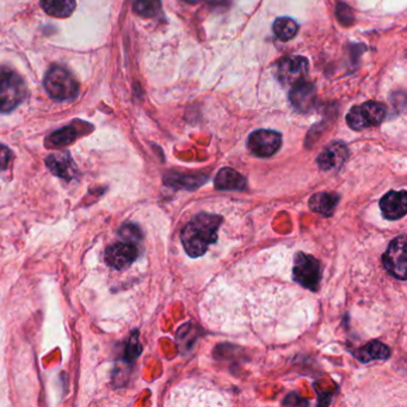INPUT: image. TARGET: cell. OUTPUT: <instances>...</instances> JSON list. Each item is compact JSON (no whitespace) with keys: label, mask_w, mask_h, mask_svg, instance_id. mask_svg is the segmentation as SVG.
<instances>
[{"label":"cell","mask_w":407,"mask_h":407,"mask_svg":"<svg viewBox=\"0 0 407 407\" xmlns=\"http://www.w3.org/2000/svg\"><path fill=\"white\" fill-rule=\"evenodd\" d=\"M349 157V150L346 143H334L329 145L322 153L318 155L317 163L320 169L324 171L339 169Z\"/></svg>","instance_id":"11"},{"label":"cell","mask_w":407,"mask_h":407,"mask_svg":"<svg viewBox=\"0 0 407 407\" xmlns=\"http://www.w3.org/2000/svg\"><path fill=\"white\" fill-rule=\"evenodd\" d=\"M41 6L49 16L66 18L74 11L76 0H42Z\"/></svg>","instance_id":"17"},{"label":"cell","mask_w":407,"mask_h":407,"mask_svg":"<svg viewBox=\"0 0 407 407\" xmlns=\"http://www.w3.org/2000/svg\"><path fill=\"white\" fill-rule=\"evenodd\" d=\"M45 88L53 100H72L79 93V83L69 69L53 66L45 77Z\"/></svg>","instance_id":"3"},{"label":"cell","mask_w":407,"mask_h":407,"mask_svg":"<svg viewBox=\"0 0 407 407\" xmlns=\"http://www.w3.org/2000/svg\"><path fill=\"white\" fill-rule=\"evenodd\" d=\"M119 235H121L124 242H133V244H135V242H138V240L141 239V231H140L138 227L135 226V225H124V226L121 228Z\"/></svg>","instance_id":"21"},{"label":"cell","mask_w":407,"mask_h":407,"mask_svg":"<svg viewBox=\"0 0 407 407\" xmlns=\"http://www.w3.org/2000/svg\"><path fill=\"white\" fill-rule=\"evenodd\" d=\"M293 280L311 292H318L322 282V264L313 256L297 252L294 258Z\"/></svg>","instance_id":"4"},{"label":"cell","mask_w":407,"mask_h":407,"mask_svg":"<svg viewBox=\"0 0 407 407\" xmlns=\"http://www.w3.org/2000/svg\"><path fill=\"white\" fill-rule=\"evenodd\" d=\"M11 160V151L8 147L0 145V171L6 169Z\"/></svg>","instance_id":"24"},{"label":"cell","mask_w":407,"mask_h":407,"mask_svg":"<svg viewBox=\"0 0 407 407\" xmlns=\"http://www.w3.org/2000/svg\"><path fill=\"white\" fill-rule=\"evenodd\" d=\"M273 34L276 36L277 39L281 41H289L293 37H295L297 34L299 27L296 24L295 20L289 18V17H281L275 20L273 25Z\"/></svg>","instance_id":"18"},{"label":"cell","mask_w":407,"mask_h":407,"mask_svg":"<svg viewBox=\"0 0 407 407\" xmlns=\"http://www.w3.org/2000/svg\"><path fill=\"white\" fill-rule=\"evenodd\" d=\"M138 250L133 242H117L105 251V261L112 269L124 270L138 258Z\"/></svg>","instance_id":"9"},{"label":"cell","mask_w":407,"mask_h":407,"mask_svg":"<svg viewBox=\"0 0 407 407\" xmlns=\"http://www.w3.org/2000/svg\"><path fill=\"white\" fill-rule=\"evenodd\" d=\"M223 218L216 214L200 213L194 216L182 230L181 240L184 250L191 258L201 257L211 244L218 242V231Z\"/></svg>","instance_id":"1"},{"label":"cell","mask_w":407,"mask_h":407,"mask_svg":"<svg viewBox=\"0 0 407 407\" xmlns=\"http://www.w3.org/2000/svg\"><path fill=\"white\" fill-rule=\"evenodd\" d=\"M380 209L384 219L394 220L401 219L406 216L407 211V194L406 190H391L387 192L380 200Z\"/></svg>","instance_id":"10"},{"label":"cell","mask_w":407,"mask_h":407,"mask_svg":"<svg viewBox=\"0 0 407 407\" xmlns=\"http://www.w3.org/2000/svg\"><path fill=\"white\" fill-rule=\"evenodd\" d=\"M387 114V109L379 102H365L356 105L346 116V123L353 131H363L365 128L379 126Z\"/></svg>","instance_id":"5"},{"label":"cell","mask_w":407,"mask_h":407,"mask_svg":"<svg viewBox=\"0 0 407 407\" xmlns=\"http://www.w3.org/2000/svg\"><path fill=\"white\" fill-rule=\"evenodd\" d=\"M140 353H141V346L138 343V334L134 332L128 342L126 356H127L128 360H134V358H138Z\"/></svg>","instance_id":"22"},{"label":"cell","mask_w":407,"mask_h":407,"mask_svg":"<svg viewBox=\"0 0 407 407\" xmlns=\"http://www.w3.org/2000/svg\"><path fill=\"white\" fill-rule=\"evenodd\" d=\"M282 135L278 131L259 129L252 133L247 140V148L256 157L269 158L280 150Z\"/></svg>","instance_id":"7"},{"label":"cell","mask_w":407,"mask_h":407,"mask_svg":"<svg viewBox=\"0 0 407 407\" xmlns=\"http://www.w3.org/2000/svg\"><path fill=\"white\" fill-rule=\"evenodd\" d=\"M406 247V235H399L393 239L382 256L384 269L398 280L405 281L407 278Z\"/></svg>","instance_id":"6"},{"label":"cell","mask_w":407,"mask_h":407,"mask_svg":"<svg viewBox=\"0 0 407 407\" xmlns=\"http://www.w3.org/2000/svg\"><path fill=\"white\" fill-rule=\"evenodd\" d=\"M214 185L218 190H244L246 179L238 171L230 167H223L216 175Z\"/></svg>","instance_id":"15"},{"label":"cell","mask_w":407,"mask_h":407,"mask_svg":"<svg viewBox=\"0 0 407 407\" xmlns=\"http://www.w3.org/2000/svg\"><path fill=\"white\" fill-rule=\"evenodd\" d=\"M289 96H290V102L294 105V108L301 112H309L317 100L314 86L311 83H306L305 81L293 85Z\"/></svg>","instance_id":"12"},{"label":"cell","mask_w":407,"mask_h":407,"mask_svg":"<svg viewBox=\"0 0 407 407\" xmlns=\"http://www.w3.org/2000/svg\"><path fill=\"white\" fill-rule=\"evenodd\" d=\"M339 202V195L334 192H318L309 199L308 206L314 213L324 216H334V209Z\"/></svg>","instance_id":"14"},{"label":"cell","mask_w":407,"mask_h":407,"mask_svg":"<svg viewBox=\"0 0 407 407\" xmlns=\"http://www.w3.org/2000/svg\"><path fill=\"white\" fill-rule=\"evenodd\" d=\"M46 164L53 175L67 181L72 179L76 173L73 160L67 152L50 154L49 157H47Z\"/></svg>","instance_id":"13"},{"label":"cell","mask_w":407,"mask_h":407,"mask_svg":"<svg viewBox=\"0 0 407 407\" xmlns=\"http://www.w3.org/2000/svg\"><path fill=\"white\" fill-rule=\"evenodd\" d=\"M28 95L23 78L8 67H0V112H11Z\"/></svg>","instance_id":"2"},{"label":"cell","mask_w":407,"mask_h":407,"mask_svg":"<svg viewBox=\"0 0 407 407\" xmlns=\"http://www.w3.org/2000/svg\"><path fill=\"white\" fill-rule=\"evenodd\" d=\"M78 131L73 127H65L60 129V131H55L53 134L50 135L48 140L49 143L53 147H62L66 145H69L73 143L74 140L77 138Z\"/></svg>","instance_id":"20"},{"label":"cell","mask_w":407,"mask_h":407,"mask_svg":"<svg viewBox=\"0 0 407 407\" xmlns=\"http://www.w3.org/2000/svg\"><path fill=\"white\" fill-rule=\"evenodd\" d=\"M389 356H391L389 348L379 341H372L355 353V358L362 363L375 361V360H387Z\"/></svg>","instance_id":"16"},{"label":"cell","mask_w":407,"mask_h":407,"mask_svg":"<svg viewBox=\"0 0 407 407\" xmlns=\"http://www.w3.org/2000/svg\"><path fill=\"white\" fill-rule=\"evenodd\" d=\"M307 59L302 57H292V58L282 59L276 66V77L281 84L285 86H293L300 81H304L307 76Z\"/></svg>","instance_id":"8"},{"label":"cell","mask_w":407,"mask_h":407,"mask_svg":"<svg viewBox=\"0 0 407 407\" xmlns=\"http://www.w3.org/2000/svg\"><path fill=\"white\" fill-rule=\"evenodd\" d=\"M133 8L136 15L145 17V18H152L162 11V1L160 0H135Z\"/></svg>","instance_id":"19"},{"label":"cell","mask_w":407,"mask_h":407,"mask_svg":"<svg viewBox=\"0 0 407 407\" xmlns=\"http://www.w3.org/2000/svg\"><path fill=\"white\" fill-rule=\"evenodd\" d=\"M185 1H188V3H199L201 0H185Z\"/></svg>","instance_id":"25"},{"label":"cell","mask_w":407,"mask_h":407,"mask_svg":"<svg viewBox=\"0 0 407 407\" xmlns=\"http://www.w3.org/2000/svg\"><path fill=\"white\" fill-rule=\"evenodd\" d=\"M337 17H338L339 23L344 24V25L353 24V11L348 5L342 4V3L337 5Z\"/></svg>","instance_id":"23"}]
</instances>
